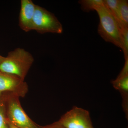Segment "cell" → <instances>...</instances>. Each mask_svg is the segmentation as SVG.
I'll return each instance as SVG.
<instances>
[{"label": "cell", "mask_w": 128, "mask_h": 128, "mask_svg": "<svg viewBox=\"0 0 128 128\" xmlns=\"http://www.w3.org/2000/svg\"><path fill=\"white\" fill-rule=\"evenodd\" d=\"M34 60L30 53L24 49L17 48L4 57L0 63V72L13 75L24 80Z\"/></svg>", "instance_id": "cell-1"}, {"label": "cell", "mask_w": 128, "mask_h": 128, "mask_svg": "<svg viewBox=\"0 0 128 128\" xmlns=\"http://www.w3.org/2000/svg\"><path fill=\"white\" fill-rule=\"evenodd\" d=\"M100 22L98 32L105 41L112 43L122 49L121 29L108 9L104 4L96 8Z\"/></svg>", "instance_id": "cell-2"}, {"label": "cell", "mask_w": 128, "mask_h": 128, "mask_svg": "<svg viewBox=\"0 0 128 128\" xmlns=\"http://www.w3.org/2000/svg\"><path fill=\"white\" fill-rule=\"evenodd\" d=\"M33 30L41 34H61L63 29L62 24L54 14L36 5L33 20Z\"/></svg>", "instance_id": "cell-3"}, {"label": "cell", "mask_w": 128, "mask_h": 128, "mask_svg": "<svg viewBox=\"0 0 128 128\" xmlns=\"http://www.w3.org/2000/svg\"><path fill=\"white\" fill-rule=\"evenodd\" d=\"M58 124L61 128H92L89 112L76 106L64 114Z\"/></svg>", "instance_id": "cell-4"}, {"label": "cell", "mask_w": 128, "mask_h": 128, "mask_svg": "<svg viewBox=\"0 0 128 128\" xmlns=\"http://www.w3.org/2000/svg\"><path fill=\"white\" fill-rule=\"evenodd\" d=\"M10 122L20 128H38L22 109L17 98L10 99L8 108Z\"/></svg>", "instance_id": "cell-5"}, {"label": "cell", "mask_w": 128, "mask_h": 128, "mask_svg": "<svg viewBox=\"0 0 128 128\" xmlns=\"http://www.w3.org/2000/svg\"><path fill=\"white\" fill-rule=\"evenodd\" d=\"M36 5L31 0H22L19 17V25L25 32L32 30L33 20Z\"/></svg>", "instance_id": "cell-6"}, {"label": "cell", "mask_w": 128, "mask_h": 128, "mask_svg": "<svg viewBox=\"0 0 128 128\" xmlns=\"http://www.w3.org/2000/svg\"><path fill=\"white\" fill-rule=\"evenodd\" d=\"M25 85L24 80L19 77L0 72V94L6 92L18 93Z\"/></svg>", "instance_id": "cell-7"}, {"label": "cell", "mask_w": 128, "mask_h": 128, "mask_svg": "<svg viewBox=\"0 0 128 128\" xmlns=\"http://www.w3.org/2000/svg\"><path fill=\"white\" fill-rule=\"evenodd\" d=\"M114 87L121 92L123 99L124 108L128 112V74L118 76L116 80L112 82Z\"/></svg>", "instance_id": "cell-8"}, {"label": "cell", "mask_w": 128, "mask_h": 128, "mask_svg": "<svg viewBox=\"0 0 128 128\" xmlns=\"http://www.w3.org/2000/svg\"><path fill=\"white\" fill-rule=\"evenodd\" d=\"M118 11L121 26L120 29L128 28V2L119 0Z\"/></svg>", "instance_id": "cell-9"}, {"label": "cell", "mask_w": 128, "mask_h": 128, "mask_svg": "<svg viewBox=\"0 0 128 128\" xmlns=\"http://www.w3.org/2000/svg\"><path fill=\"white\" fill-rule=\"evenodd\" d=\"M103 3L104 6L108 9L112 16L116 21L120 28L121 23L120 20L118 11L119 0H103Z\"/></svg>", "instance_id": "cell-10"}, {"label": "cell", "mask_w": 128, "mask_h": 128, "mask_svg": "<svg viewBox=\"0 0 128 128\" xmlns=\"http://www.w3.org/2000/svg\"><path fill=\"white\" fill-rule=\"evenodd\" d=\"M78 2L81 6L82 10L89 12L95 10L96 8L103 4L102 0H81Z\"/></svg>", "instance_id": "cell-11"}, {"label": "cell", "mask_w": 128, "mask_h": 128, "mask_svg": "<svg viewBox=\"0 0 128 128\" xmlns=\"http://www.w3.org/2000/svg\"><path fill=\"white\" fill-rule=\"evenodd\" d=\"M121 29L122 49L123 51L125 60L128 59V28Z\"/></svg>", "instance_id": "cell-12"}, {"label": "cell", "mask_w": 128, "mask_h": 128, "mask_svg": "<svg viewBox=\"0 0 128 128\" xmlns=\"http://www.w3.org/2000/svg\"><path fill=\"white\" fill-rule=\"evenodd\" d=\"M4 106L2 103H0V128H8L5 114Z\"/></svg>", "instance_id": "cell-13"}, {"label": "cell", "mask_w": 128, "mask_h": 128, "mask_svg": "<svg viewBox=\"0 0 128 128\" xmlns=\"http://www.w3.org/2000/svg\"><path fill=\"white\" fill-rule=\"evenodd\" d=\"M8 124L9 126V128H18V127H16V126H15V125H13L12 124L10 123V122H8Z\"/></svg>", "instance_id": "cell-14"}, {"label": "cell", "mask_w": 128, "mask_h": 128, "mask_svg": "<svg viewBox=\"0 0 128 128\" xmlns=\"http://www.w3.org/2000/svg\"><path fill=\"white\" fill-rule=\"evenodd\" d=\"M4 57H2V56H1L0 55V63H1V62L2 61V60L4 58Z\"/></svg>", "instance_id": "cell-15"}]
</instances>
